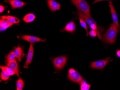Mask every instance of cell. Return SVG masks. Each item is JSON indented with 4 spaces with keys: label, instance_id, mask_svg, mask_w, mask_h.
<instances>
[{
    "label": "cell",
    "instance_id": "cell-19",
    "mask_svg": "<svg viewBox=\"0 0 120 90\" xmlns=\"http://www.w3.org/2000/svg\"><path fill=\"white\" fill-rule=\"evenodd\" d=\"M16 86H17V90H22L24 86V82L22 79L19 78L18 80L16 82Z\"/></svg>",
    "mask_w": 120,
    "mask_h": 90
},
{
    "label": "cell",
    "instance_id": "cell-10",
    "mask_svg": "<svg viewBox=\"0 0 120 90\" xmlns=\"http://www.w3.org/2000/svg\"><path fill=\"white\" fill-rule=\"evenodd\" d=\"M48 4L49 7L52 12L59 10L61 7L60 4L53 0H48Z\"/></svg>",
    "mask_w": 120,
    "mask_h": 90
},
{
    "label": "cell",
    "instance_id": "cell-15",
    "mask_svg": "<svg viewBox=\"0 0 120 90\" xmlns=\"http://www.w3.org/2000/svg\"><path fill=\"white\" fill-rule=\"evenodd\" d=\"M75 25L73 21H71L68 23L64 29L65 31L70 32H73L75 31Z\"/></svg>",
    "mask_w": 120,
    "mask_h": 90
},
{
    "label": "cell",
    "instance_id": "cell-21",
    "mask_svg": "<svg viewBox=\"0 0 120 90\" xmlns=\"http://www.w3.org/2000/svg\"><path fill=\"white\" fill-rule=\"evenodd\" d=\"M14 52H12L9 54L7 57V62H10L16 60Z\"/></svg>",
    "mask_w": 120,
    "mask_h": 90
},
{
    "label": "cell",
    "instance_id": "cell-3",
    "mask_svg": "<svg viewBox=\"0 0 120 90\" xmlns=\"http://www.w3.org/2000/svg\"><path fill=\"white\" fill-rule=\"evenodd\" d=\"M71 1L79 10L83 12L87 16L92 18L89 6L85 0H71Z\"/></svg>",
    "mask_w": 120,
    "mask_h": 90
},
{
    "label": "cell",
    "instance_id": "cell-11",
    "mask_svg": "<svg viewBox=\"0 0 120 90\" xmlns=\"http://www.w3.org/2000/svg\"><path fill=\"white\" fill-rule=\"evenodd\" d=\"M1 18L2 19L12 24H17L20 22V21L17 17L10 15H3L1 17Z\"/></svg>",
    "mask_w": 120,
    "mask_h": 90
},
{
    "label": "cell",
    "instance_id": "cell-25",
    "mask_svg": "<svg viewBox=\"0 0 120 90\" xmlns=\"http://www.w3.org/2000/svg\"><path fill=\"white\" fill-rule=\"evenodd\" d=\"M112 0H96L93 3H96L98 2H101V1H111Z\"/></svg>",
    "mask_w": 120,
    "mask_h": 90
},
{
    "label": "cell",
    "instance_id": "cell-13",
    "mask_svg": "<svg viewBox=\"0 0 120 90\" xmlns=\"http://www.w3.org/2000/svg\"><path fill=\"white\" fill-rule=\"evenodd\" d=\"M9 3L13 9L21 8L26 4V3L19 0H9Z\"/></svg>",
    "mask_w": 120,
    "mask_h": 90
},
{
    "label": "cell",
    "instance_id": "cell-16",
    "mask_svg": "<svg viewBox=\"0 0 120 90\" xmlns=\"http://www.w3.org/2000/svg\"><path fill=\"white\" fill-rule=\"evenodd\" d=\"M0 31H3L6 29L7 28L10 27L13 24L9 23L6 21H4L3 19L0 20Z\"/></svg>",
    "mask_w": 120,
    "mask_h": 90
},
{
    "label": "cell",
    "instance_id": "cell-24",
    "mask_svg": "<svg viewBox=\"0 0 120 90\" xmlns=\"http://www.w3.org/2000/svg\"><path fill=\"white\" fill-rule=\"evenodd\" d=\"M89 35L92 37H95L97 35V32L94 30H92L89 33Z\"/></svg>",
    "mask_w": 120,
    "mask_h": 90
},
{
    "label": "cell",
    "instance_id": "cell-12",
    "mask_svg": "<svg viewBox=\"0 0 120 90\" xmlns=\"http://www.w3.org/2000/svg\"><path fill=\"white\" fill-rule=\"evenodd\" d=\"M7 66L12 68L13 70H14L17 76L18 77H19V66L16 60L13 61L7 62Z\"/></svg>",
    "mask_w": 120,
    "mask_h": 90
},
{
    "label": "cell",
    "instance_id": "cell-8",
    "mask_svg": "<svg viewBox=\"0 0 120 90\" xmlns=\"http://www.w3.org/2000/svg\"><path fill=\"white\" fill-rule=\"evenodd\" d=\"M109 6L110 9L111 14H112V20L113 21V23L115 24V25L120 29L119 24L118 20V17L116 12L115 10V8H114V6L112 4V2H109Z\"/></svg>",
    "mask_w": 120,
    "mask_h": 90
},
{
    "label": "cell",
    "instance_id": "cell-27",
    "mask_svg": "<svg viewBox=\"0 0 120 90\" xmlns=\"http://www.w3.org/2000/svg\"><path fill=\"white\" fill-rule=\"evenodd\" d=\"M116 55L118 57L120 58V50H118L116 52Z\"/></svg>",
    "mask_w": 120,
    "mask_h": 90
},
{
    "label": "cell",
    "instance_id": "cell-9",
    "mask_svg": "<svg viewBox=\"0 0 120 90\" xmlns=\"http://www.w3.org/2000/svg\"><path fill=\"white\" fill-rule=\"evenodd\" d=\"M21 39L25 41L29 42L31 43H33L38 42H43L45 41V39H41V38L29 35H22L21 36Z\"/></svg>",
    "mask_w": 120,
    "mask_h": 90
},
{
    "label": "cell",
    "instance_id": "cell-18",
    "mask_svg": "<svg viewBox=\"0 0 120 90\" xmlns=\"http://www.w3.org/2000/svg\"><path fill=\"white\" fill-rule=\"evenodd\" d=\"M0 68L2 69V70H4L6 72L9 76H13L15 74H16L15 72L8 66H0Z\"/></svg>",
    "mask_w": 120,
    "mask_h": 90
},
{
    "label": "cell",
    "instance_id": "cell-4",
    "mask_svg": "<svg viewBox=\"0 0 120 90\" xmlns=\"http://www.w3.org/2000/svg\"><path fill=\"white\" fill-rule=\"evenodd\" d=\"M68 77L71 81L79 84L83 81L82 77L79 73L73 68H70L69 70Z\"/></svg>",
    "mask_w": 120,
    "mask_h": 90
},
{
    "label": "cell",
    "instance_id": "cell-14",
    "mask_svg": "<svg viewBox=\"0 0 120 90\" xmlns=\"http://www.w3.org/2000/svg\"><path fill=\"white\" fill-rule=\"evenodd\" d=\"M14 52L17 59L19 61H21L22 58L24 55L22 48L19 46L16 47L14 50Z\"/></svg>",
    "mask_w": 120,
    "mask_h": 90
},
{
    "label": "cell",
    "instance_id": "cell-22",
    "mask_svg": "<svg viewBox=\"0 0 120 90\" xmlns=\"http://www.w3.org/2000/svg\"><path fill=\"white\" fill-rule=\"evenodd\" d=\"M0 75L1 79L3 81H6L8 80L9 79L10 76L6 72L3 70H2Z\"/></svg>",
    "mask_w": 120,
    "mask_h": 90
},
{
    "label": "cell",
    "instance_id": "cell-17",
    "mask_svg": "<svg viewBox=\"0 0 120 90\" xmlns=\"http://www.w3.org/2000/svg\"><path fill=\"white\" fill-rule=\"evenodd\" d=\"M35 15L32 13H29L27 14L23 18V20L24 22L26 23H30L34 21L35 18Z\"/></svg>",
    "mask_w": 120,
    "mask_h": 90
},
{
    "label": "cell",
    "instance_id": "cell-6",
    "mask_svg": "<svg viewBox=\"0 0 120 90\" xmlns=\"http://www.w3.org/2000/svg\"><path fill=\"white\" fill-rule=\"evenodd\" d=\"M67 58L66 56H63L57 57L53 59V65L58 69H62L66 64Z\"/></svg>",
    "mask_w": 120,
    "mask_h": 90
},
{
    "label": "cell",
    "instance_id": "cell-5",
    "mask_svg": "<svg viewBox=\"0 0 120 90\" xmlns=\"http://www.w3.org/2000/svg\"><path fill=\"white\" fill-rule=\"evenodd\" d=\"M112 59L109 57L105 60L93 62L91 63V67L95 69H102L108 64L109 62L112 61Z\"/></svg>",
    "mask_w": 120,
    "mask_h": 90
},
{
    "label": "cell",
    "instance_id": "cell-7",
    "mask_svg": "<svg viewBox=\"0 0 120 90\" xmlns=\"http://www.w3.org/2000/svg\"><path fill=\"white\" fill-rule=\"evenodd\" d=\"M34 51L33 45L32 43H31L27 55V60L24 65V68H28V66L31 63L34 53Z\"/></svg>",
    "mask_w": 120,
    "mask_h": 90
},
{
    "label": "cell",
    "instance_id": "cell-2",
    "mask_svg": "<svg viewBox=\"0 0 120 90\" xmlns=\"http://www.w3.org/2000/svg\"><path fill=\"white\" fill-rule=\"evenodd\" d=\"M77 14L80 17L82 18L86 22L88 23V25L90 26V28L92 30H95L97 32V36L99 37L100 40L102 41L101 36V34L98 29L97 26V23L95 20H94L92 18L87 16L83 12L81 11L80 10L77 11Z\"/></svg>",
    "mask_w": 120,
    "mask_h": 90
},
{
    "label": "cell",
    "instance_id": "cell-20",
    "mask_svg": "<svg viewBox=\"0 0 120 90\" xmlns=\"http://www.w3.org/2000/svg\"><path fill=\"white\" fill-rule=\"evenodd\" d=\"M79 19L80 25H81L82 27H83L85 29L86 31V33H87V35H87V36H88L89 35V33L88 31V27H87L86 22L85 20L82 18L81 17H79Z\"/></svg>",
    "mask_w": 120,
    "mask_h": 90
},
{
    "label": "cell",
    "instance_id": "cell-23",
    "mask_svg": "<svg viewBox=\"0 0 120 90\" xmlns=\"http://www.w3.org/2000/svg\"><path fill=\"white\" fill-rule=\"evenodd\" d=\"M91 86L90 85L88 84L83 81L81 84L80 89L81 90H89Z\"/></svg>",
    "mask_w": 120,
    "mask_h": 90
},
{
    "label": "cell",
    "instance_id": "cell-1",
    "mask_svg": "<svg viewBox=\"0 0 120 90\" xmlns=\"http://www.w3.org/2000/svg\"><path fill=\"white\" fill-rule=\"evenodd\" d=\"M119 29L114 23L108 29L103 36V40L105 43L113 44L115 43L117 37V34Z\"/></svg>",
    "mask_w": 120,
    "mask_h": 90
},
{
    "label": "cell",
    "instance_id": "cell-26",
    "mask_svg": "<svg viewBox=\"0 0 120 90\" xmlns=\"http://www.w3.org/2000/svg\"><path fill=\"white\" fill-rule=\"evenodd\" d=\"M4 10V8L3 6H0V12L2 13Z\"/></svg>",
    "mask_w": 120,
    "mask_h": 90
}]
</instances>
